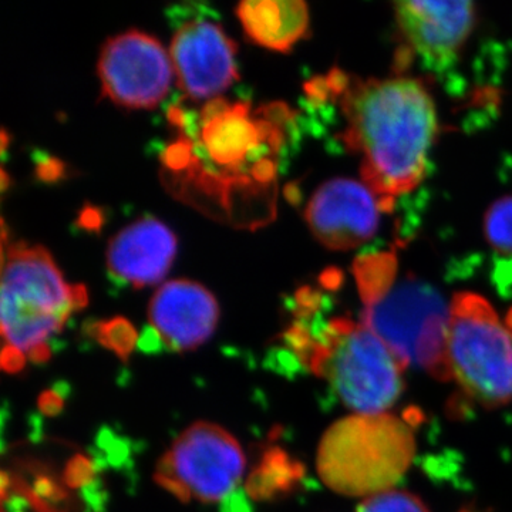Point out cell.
Here are the masks:
<instances>
[{
	"label": "cell",
	"mask_w": 512,
	"mask_h": 512,
	"mask_svg": "<svg viewBox=\"0 0 512 512\" xmlns=\"http://www.w3.org/2000/svg\"><path fill=\"white\" fill-rule=\"evenodd\" d=\"M339 94L343 143L360 157L363 183L392 211L399 195L423 180L437 134V111L424 84L413 77L350 80L333 70L325 79Z\"/></svg>",
	"instance_id": "obj_1"
},
{
	"label": "cell",
	"mask_w": 512,
	"mask_h": 512,
	"mask_svg": "<svg viewBox=\"0 0 512 512\" xmlns=\"http://www.w3.org/2000/svg\"><path fill=\"white\" fill-rule=\"evenodd\" d=\"M184 136L190 138V165L175 180L234 211L235 195L258 198L272 194L278 175V156L285 144L281 126L255 114L251 104H231L221 97L200 113L185 111Z\"/></svg>",
	"instance_id": "obj_2"
},
{
	"label": "cell",
	"mask_w": 512,
	"mask_h": 512,
	"mask_svg": "<svg viewBox=\"0 0 512 512\" xmlns=\"http://www.w3.org/2000/svg\"><path fill=\"white\" fill-rule=\"evenodd\" d=\"M389 252L357 259L355 278L363 302L362 323L382 339L404 367L450 380L447 332L450 303L433 285L400 276Z\"/></svg>",
	"instance_id": "obj_3"
},
{
	"label": "cell",
	"mask_w": 512,
	"mask_h": 512,
	"mask_svg": "<svg viewBox=\"0 0 512 512\" xmlns=\"http://www.w3.org/2000/svg\"><path fill=\"white\" fill-rule=\"evenodd\" d=\"M86 305V288L67 284L47 249L12 245L3 255L0 293L3 369L46 362L50 342Z\"/></svg>",
	"instance_id": "obj_4"
},
{
	"label": "cell",
	"mask_w": 512,
	"mask_h": 512,
	"mask_svg": "<svg viewBox=\"0 0 512 512\" xmlns=\"http://www.w3.org/2000/svg\"><path fill=\"white\" fill-rule=\"evenodd\" d=\"M296 357L356 414L386 413L404 389L400 360L366 325L349 318L296 323L285 336Z\"/></svg>",
	"instance_id": "obj_5"
},
{
	"label": "cell",
	"mask_w": 512,
	"mask_h": 512,
	"mask_svg": "<svg viewBox=\"0 0 512 512\" xmlns=\"http://www.w3.org/2000/svg\"><path fill=\"white\" fill-rule=\"evenodd\" d=\"M414 454L416 439L409 423L389 413H355L323 434L316 467L330 490L367 498L393 490Z\"/></svg>",
	"instance_id": "obj_6"
},
{
	"label": "cell",
	"mask_w": 512,
	"mask_h": 512,
	"mask_svg": "<svg viewBox=\"0 0 512 512\" xmlns=\"http://www.w3.org/2000/svg\"><path fill=\"white\" fill-rule=\"evenodd\" d=\"M447 362L451 379L487 409L512 400V309L505 322L477 293L461 292L450 303Z\"/></svg>",
	"instance_id": "obj_7"
},
{
	"label": "cell",
	"mask_w": 512,
	"mask_h": 512,
	"mask_svg": "<svg viewBox=\"0 0 512 512\" xmlns=\"http://www.w3.org/2000/svg\"><path fill=\"white\" fill-rule=\"evenodd\" d=\"M245 456L237 439L212 423L185 429L161 458L157 481L183 501L218 503L244 476Z\"/></svg>",
	"instance_id": "obj_8"
},
{
	"label": "cell",
	"mask_w": 512,
	"mask_h": 512,
	"mask_svg": "<svg viewBox=\"0 0 512 512\" xmlns=\"http://www.w3.org/2000/svg\"><path fill=\"white\" fill-rule=\"evenodd\" d=\"M103 94L127 109H154L170 92L174 64L156 37L130 30L107 40L97 64Z\"/></svg>",
	"instance_id": "obj_9"
},
{
	"label": "cell",
	"mask_w": 512,
	"mask_h": 512,
	"mask_svg": "<svg viewBox=\"0 0 512 512\" xmlns=\"http://www.w3.org/2000/svg\"><path fill=\"white\" fill-rule=\"evenodd\" d=\"M382 201L365 183L335 178L320 185L306 208V221L320 244L350 251L375 237Z\"/></svg>",
	"instance_id": "obj_10"
},
{
	"label": "cell",
	"mask_w": 512,
	"mask_h": 512,
	"mask_svg": "<svg viewBox=\"0 0 512 512\" xmlns=\"http://www.w3.org/2000/svg\"><path fill=\"white\" fill-rule=\"evenodd\" d=\"M237 45L218 23L192 20L177 30L171 43L178 86L191 100L224 93L239 79Z\"/></svg>",
	"instance_id": "obj_11"
},
{
	"label": "cell",
	"mask_w": 512,
	"mask_h": 512,
	"mask_svg": "<svg viewBox=\"0 0 512 512\" xmlns=\"http://www.w3.org/2000/svg\"><path fill=\"white\" fill-rule=\"evenodd\" d=\"M218 318L220 308L207 288L178 279L161 286L151 299L148 335L173 352H185L211 338Z\"/></svg>",
	"instance_id": "obj_12"
},
{
	"label": "cell",
	"mask_w": 512,
	"mask_h": 512,
	"mask_svg": "<svg viewBox=\"0 0 512 512\" xmlns=\"http://www.w3.org/2000/svg\"><path fill=\"white\" fill-rule=\"evenodd\" d=\"M397 25L414 52L431 63L453 59L476 22L473 2L407 0L394 5Z\"/></svg>",
	"instance_id": "obj_13"
},
{
	"label": "cell",
	"mask_w": 512,
	"mask_h": 512,
	"mask_svg": "<svg viewBox=\"0 0 512 512\" xmlns=\"http://www.w3.org/2000/svg\"><path fill=\"white\" fill-rule=\"evenodd\" d=\"M177 254V238L163 222L143 218L111 239L107 268L117 281L143 288L163 281Z\"/></svg>",
	"instance_id": "obj_14"
},
{
	"label": "cell",
	"mask_w": 512,
	"mask_h": 512,
	"mask_svg": "<svg viewBox=\"0 0 512 512\" xmlns=\"http://www.w3.org/2000/svg\"><path fill=\"white\" fill-rule=\"evenodd\" d=\"M237 15L251 42L275 52L288 53L309 28L302 0H247L239 3Z\"/></svg>",
	"instance_id": "obj_15"
},
{
	"label": "cell",
	"mask_w": 512,
	"mask_h": 512,
	"mask_svg": "<svg viewBox=\"0 0 512 512\" xmlns=\"http://www.w3.org/2000/svg\"><path fill=\"white\" fill-rule=\"evenodd\" d=\"M485 237L493 251L512 258V195L491 205L484 221Z\"/></svg>",
	"instance_id": "obj_16"
},
{
	"label": "cell",
	"mask_w": 512,
	"mask_h": 512,
	"mask_svg": "<svg viewBox=\"0 0 512 512\" xmlns=\"http://www.w3.org/2000/svg\"><path fill=\"white\" fill-rule=\"evenodd\" d=\"M356 512H430L417 495L402 490H389L365 498Z\"/></svg>",
	"instance_id": "obj_17"
},
{
	"label": "cell",
	"mask_w": 512,
	"mask_h": 512,
	"mask_svg": "<svg viewBox=\"0 0 512 512\" xmlns=\"http://www.w3.org/2000/svg\"><path fill=\"white\" fill-rule=\"evenodd\" d=\"M64 173V167L62 161L56 160V158H42L37 161L36 175L42 181H56L62 177Z\"/></svg>",
	"instance_id": "obj_18"
},
{
	"label": "cell",
	"mask_w": 512,
	"mask_h": 512,
	"mask_svg": "<svg viewBox=\"0 0 512 512\" xmlns=\"http://www.w3.org/2000/svg\"><path fill=\"white\" fill-rule=\"evenodd\" d=\"M79 224L84 229H90V231H96L103 224V214L100 210L94 207H86L80 214Z\"/></svg>",
	"instance_id": "obj_19"
},
{
	"label": "cell",
	"mask_w": 512,
	"mask_h": 512,
	"mask_svg": "<svg viewBox=\"0 0 512 512\" xmlns=\"http://www.w3.org/2000/svg\"><path fill=\"white\" fill-rule=\"evenodd\" d=\"M26 501L16 494H10L9 498L3 495V512H29Z\"/></svg>",
	"instance_id": "obj_20"
},
{
	"label": "cell",
	"mask_w": 512,
	"mask_h": 512,
	"mask_svg": "<svg viewBox=\"0 0 512 512\" xmlns=\"http://www.w3.org/2000/svg\"><path fill=\"white\" fill-rule=\"evenodd\" d=\"M9 185L8 174H6L5 170H2V191H6Z\"/></svg>",
	"instance_id": "obj_21"
},
{
	"label": "cell",
	"mask_w": 512,
	"mask_h": 512,
	"mask_svg": "<svg viewBox=\"0 0 512 512\" xmlns=\"http://www.w3.org/2000/svg\"><path fill=\"white\" fill-rule=\"evenodd\" d=\"M6 144H8V134H6V131H2V151L6 150Z\"/></svg>",
	"instance_id": "obj_22"
}]
</instances>
